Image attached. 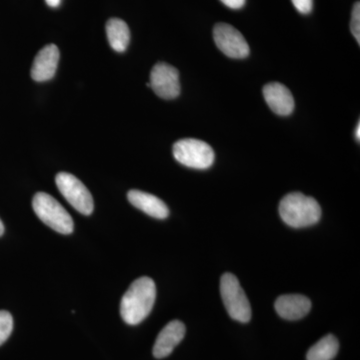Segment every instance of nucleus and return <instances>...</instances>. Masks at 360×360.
Returning <instances> with one entry per match:
<instances>
[{"label": "nucleus", "mask_w": 360, "mask_h": 360, "mask_svg": "<svg viewBox=\"0 0 360 360\" xmlns=\"http://www.w3.org/2000/svg\"><path fill=\"white\" fill-rule=\"evenodd\" d=\"M156 298L155 281L149 277L137 278L122 296L120 315L130 326L143 321L153 309Z\"/></svg>", "instance_id": "nucleus-1"}, {"label": "nucleus", "mask_w": 360, "mask_h": 360, "mask_svg": "<svg viewBox=\"0 0 360 360\" xmlns=\"http://www.w3.org/2000/svg\"><path fill=\"white\" fill-rule=\"evenodd\" d=\"M279 214L286 224L295 229H302L319 221L321 207L314 198L300 193H292L281 200Z\"/></svg>", "instance_id": "nucleus-2"}, {"label": "nucleus", "mask_w": 360, "mask_h": 360, "mask_svg": "<svg viewBox=\"0 0 360 360\" xmlns=\"http://www.w3.org/2000/svg\"><path fill=\"white\" fill-rule=\"evenodd\" d=\"M32 207L39 219L53 231L61 234H70L73 231L75 224L70 213L49 194H35Z\"/></svg>", "instance_id": "nucleus-3"}, {"label": "nucleus", "mask_w": 360, "mask_h": 360, "mask_svg": "<svg viewBox=\"0 0 360 360\" xmlns=\"http://www.w3.org/2000/svg\"><path fill=\"white\" fill-rule=\"evenodd\" d=\"M220 295L227 314L234 321L246 323L251 319L250 300L241 288L238 277L226 272L220 279Z\"/></svg>", "instance_id": "nucleus-4"}, {"label": "nucleus", "mask_w": 360, "mask_h": 360, "mask_svg": "<svg viewBox=\"0 0 360 360\" xmlns=\"http://www.w3.org/2000/svg\"><path fill=\"white\" fill-rule=\"evenodd\" d=\"M172 153L175 160L194 169H207L214 162V151L200 139H186L175 142Z\"/></svg>", "instance_id": "nucleus-5"}, {"label": "nucleus", "mask_w": 360, "mask_h": 360, "mask_svg": "<svg viewBox=\"0 0 360 360\" xmlns=\"http://www.w3.org/2000/svg\"><path fill=\"white\" fill-rule=\"evenodd\" d=\"M56 186L63 198L78 212L90 215L94 212V202L87 187L75 175L60 172L56 177Z\"/></svg>", "instance_id": "nucleus-6"}, {"label": "nucleus", "mask_w": 360, "mask_h": 360, "mask_svg": "<svg viewBox=\"0 0 360 360\" xmlns=\"http://www.w3.org/2000/svg\"><path fill=\"white\" fill-rule=\"evenodd\" d=\"M213 39L219 51L229 58L241 59L250 56V45L233 26L217 23L213 30Z\"/></svg>", "instance_id": "nucleus-7"}, {"label": "nucleus", "mask_w": 360, "mask_h": 360, "mask_svg": "<svg viewBox=\"0 0 360 360\" xmlns=\"http://www.w3.org/2000/svg\"><path fill=\"white\" fill-rule=\"evenodd\" d=\"M149 87L163 99L176 98L180 94L179 72L174 66L158 63L150 72Z\"/></svg>", "instance_id": "nucleus-8"}, {"label": "nucleus", "mask_w": 360, "mask_h": 360, "mask_svg": "<svg viewBox=\"0 0 360 360\" xmlns=\"http://www.w3.org/2000/svg\"><path fill=\"white\" fill-rule=\"evenodd\" d=\"M59 49L56 44L44 46L35 56L32 68V77L37 82H47L56 75L59 63Z\"/></svg>", "instance_id": "nucleus-9"}, {"label": "nucleus", "mask_w": 360, "mask_h": 360, "mask_svg": "<svg viewBox=\"0 0 360 360\" xmlns=\"http://www.w3.org/2000/svg\"><path fill=\"white\" fill-rule=\"evenodd\" d=\"M186 326L179 321H172L160 331L153 347L155 359H161L172 354L186 335Z\"/></svg>", "instance_id": "nucleus-10"}, {"label": "nucleus", "mask_w": 360, "mask_h": 360, "mask_svg": "<svg viewBox=\"0 0 360 360\" xmlns=\"http://www.w3.org/2000/svg\"><path fill=\"white\" fill-rule=\"evenodd\" d=\"M264 96L270 110L276 115L288 116L295 110V98L285 85L278 82L265 85Z\"/></svg>", "instance_id": "nucleus-11"}, {"label": "nucleus", "mask_w": 360, "mask_h": 360, "mask_svg": "<svg viewBox=\"0 0 360 360\" xmlns=\"http://www.w3.org/2000/svg\"><path fill=\"white\" fill-rule=\"evenodd\" d=\"M274 307L281 319L298 321L309 314L311 309V302L304 295H285L277 298Z\"/></svg>", "instance_id": "nucleus-12"}, {"label": "nucleus", "mask_w": 360, "mask_h": 360, "mask_svg": "<svg viewBox=\"0 0 360 360\" xmlns=\"http://www.w3.org/2000/svg\"><path fill=\"white\" fill-rule=\"evenodd\" d=\"M127 198L134 207L139 208L149 217L165 219L169 214L167 205L160 198H156L153 194L141 191H130L127 193Z\"/></svg>", "instance_id": "nucleus-13"}, {"label": "nucleus", "mask_w": 360, "mask_h": 360, "mask_svg": "<svg viewBox=\"0 0 360 360\" xmlns=\"http://www.w3.org/2000/svg\"><path fill=\"white\" fill-rule=\"evenodd\" d=\"M106 35L111 49L116 52L127 51L130 41L129 26L120 18H111L106 23Z\"/></svg>", "instance_id": "nucleus-14"}, {"label": "nucleus", "mask_w": 360, "mask_h": 360, "mask_svg": "<svg viewBox=\"0 0 360 360\" xmlns=\"http://www.w3.org/2000/svg\"><path fill=\"white\" fill-rule=\"evenodd\" d=\"M340 349V342L335 335H328L310 348L307 352V360H333Z\"/></svg>", "instance_id": "nucleus-15"}, {"label": "nucleus", "mask_w": 360, "mask_h": 360, "mask_svg": "<svg viewBox=\"0 0 360 360\" xmlns=\"http://www.w3.org/2000/svg\"><path fill=\"white\" fill-rule=\"evenodd\" d=\"M13 329V315L6 310H0V345H4Z\"/></svg>", "instance_id": "nucleus-16"}, {"label": "nucleus", "mask_w": 360, "mask_h": 360, "mask_svg": "<svg viewBox=\"0 0 360 360\" xmlns=\"http://www.w3.org/2000/svg\"><path fill=\"white\" fill-rule=\"evenodd\" d=\"M350 28H352V34L354 39L360 44V4L356 2L352 11V23H350Z\"/></svg>", "instance_id": "nucleus-17"}, {"label": "nucleus", "mask_w": 360, "mask_h": 360, "mask_svg": "<svg viewBox=\"0 0 360 360\" xmlns=\"http://www.w3.org/2000/svg\"><path fill=\"white\" fill-rule=\"evenodd\" d=\"M295 8L302 14L311 13L314 0H291Z\"/></svg>", "instance_id": "nucleus-18"}, {"label": "nucleus", "mask_w": 360, "mask_h": 360, "mask_svg": "<svg viewBox=\"0 0 360 360\" xmlns=\"http://www.w3.org/2000/svg\"><path fill=\"white\" fill-rule=\"evenodd\" d=\"M224 6L231 9H239L245 4V0H220Z\"/></svg>", "instance_id": "nucleus-19"}, {"label": "nucleus", "mask_w": 360, "mask_h": 360, "mask_svg": "<svg viewBox=\"0 0 360 360\" xmlns=\"http://www.w3.org/2000/svg\"><path fill=\"white\" fill-rule=\"evenodd\" d=\"M47 6L51 7H58L60 4L61 0H45Z\"/></svg>", "instance_id": "nucleus-20"}, {"label": "nucleus", "mask_w": 360, "mask_h": 360, "mask_svg": "<svg viewBox=\"0 0 360 360\" xmlns=\"http://www.w3.org/2000/svg\"><path fill=\"white\" fill-rule=\"evenodd\" d=\"M355 139H357V141H360V122L357 123L356 129H355Z\"/></svg>", "instance_id": "nucleus-21"}, {"label": "nucleus", "mask_w": 360, "mask_h": 360, "mask_svg": "<svg viewBox=\"0 0 360 360\" xmlns=\"http://www.w3.org/2000/svg\"><path fill=\"white\" fill-rule=\"evenodd\" d=\"M4 233V225L2 224L1 220H0V236Z\"/></svg>", "instance_id": "nucleus-22"}]
</instances>
